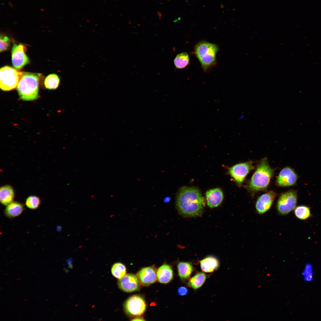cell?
I'll list each match as a JSON object with an SVG mask.
<instances>
[{
    "label": "cell",
    "mask_w": 321,
    "mask_h": 321,
    "mask_svg": "<svg viewBox=\"0 0 321 321\" xmlns=\"http://www.w3.org/2000/svg\"><path fill=\"white\" fill-rule=\"evenodd\" d=\"M22 72L10 66L0 68V88L2 90L9 91L15 89L20 80Z\"/></svg>",
    "instance_id": "5b68a950"
},
{
    "label": "cell",
    "mask_w": 321,
    "mask_h": 321,
    "mask_svg": "<svg viewBox=\"0 0 321 321\" xmlns=\"http://www.w3.org/2000/svg\"><path fill=\"white\" fill-rule=\"evenodd\" d=\"M174 62L176 68L178 69H183L186 67L189 63V56L186 52L180 53L176 56Z\"/></svg>",
    "instance_id": "44dd1931"
},
{
    "label": "cell",
    "mask_w": 321,
    "mask_h": 321,
    "mask_svg": "<svg viewBox=\"0 0 321 321\" xmlns=\"http://www.w3.org/2000/svg\"><path fill=\"white\" fill-rule=\"evenodd\" d=\"M202 270L205 273H211L217 270L219 267V262L215 257L212 256L206 257L200 261Z\"/></svg>",
    "instance_id": "2e32d148"
},
{
    "label": "cell",
    "mask_w": 321,
    "mask_h": 321,
    "mask_svg": "<svg viewBox=\"0 0 321 321\" xmlns=\"http://www.w3.org/2000/svg\"><path fill=\"white\" fill-rule=\"evenodd\" d=\"M274 171L275 169L269 165L266 158L260 160L255 172L246 185V188L252 196L268 187Z\"/></svg>",
    "instance_id": "7a4b0ae2"
},
{
    "label": "cell",
    "mask_w": 321,
    "mask_h": 321,
    "mask_svg": "<svg viewBox=\"0 0 321 321\" xmlns=\"http://www.w3.org/2000/svg\"><path fill=\"white\" fill-rule=\"evenodd\" d=\"M146 304L144 298L138 295H132L128 298L124 304L126 313L131 316L141 315L145 311Z\"/></svg>",
    "instance_id": "52a82bcc"
},
{
    "label": "cell",
    "mask_w": 321,
    "mask_h": 321,
    "mask_svg": "<svg viewBox=\"0 0 321 321\" xmlns=\"http://www.w3.org/2000/svg\"><path fill=\"white\" fill-rule=\"evenodd\" d=\"M117 285L119 288L123 291L131 292L139 291L141 284L137 276L127 274L119 279Z\"/></svg>",
    "instance_id": "30bf717a"
},
{
    "label": "cell",
    "mask_w": 321,
    "mask_h": 321,
    "mask_svg": "<svg viewBox=\"0 0 321 321\" xmlns=\"http://www.w3.org/2000/svg\"><path fill=\"white\" fill-rule=\"evenodd\" d=\"M38 297H39V296H37V298H38Z\"/></svg>",
    "instance_id": "1f68e13d"
},
{
    "label": "cell",
    "mask_w": 321,
    "mask_h": 321,
    "mask_svg": "<svg viewBox=\"0 0 321 321\" xmlns=\"http://www.w3.org/2000/svg\"><path fill=\"white\" fill-rule=\"evenodd\" d=\"M40 73L22 72L17 89L20 98L24 101H32L38 97Z\"/></svg>",
    "instance_id": "3957f363"
},
{
    "label": "cell",
    "mask_w": 321,
    "mask_h": 321,
    "mask_svg": "<svg viewBox=\"0 0 321 321\" xmlns=\"http://www.w3.org/2000/svg\"><path fill=\"white\" fill-rule=\"evenodd\" d=\"M176 206L181 215L188 217L200 215L205 204V201L196 188L184 187L179 191L176 199Z\"/></svg>",
    "instance_id": "6da1fadb"
},
{
    "label": "cell",
    "mask_w": 321,
    "mask_h": 321,
    "mask_svg": "<svg viewBox=\"0 0 321 321\" xmlns=\"http://www.w3.org/2000/svg\"><path fill=\"white\" fill-rule=\"evenodd\" d=\"M171 199V198L169 197H167L165 198L164 199V202H169Z\"/></svg>",
    "instance_id": "f546056e"
},
{
    "label": "cell",
    "mask_w": 321,
    "mask_h": 321,
    "mask_svg": "<svg viewBox=\"0 0 321 321\" xmlns=\"http://www.w3.org/2000/svg\"><path fill=\"white\" fill-rule=\"evenodd\" d=\"M218 50L216 45L204 41L195 45L194 54L205 71L216 64V55Z\"/></svg>",
    "instance_id": "277c9868"
},
{
    "label": "cell",
    "mask_w": 321,
    "mask_h": 321,
    "mask_svg": "<svg viewBox=\"0 0 321 321\" xmlns=\"http://www.w3.org/2000/svg\"><path fill=\"white\" fill-rule=\"evenodd\" d=\"M297 200V193L289 190L282 193L277 201L276 208L279 214L286 215L294 209Z\"/></svg>",
    "instance_id": "8992f818"
},
{
    "label": "cell",
    "mask_w": 321,
    "mask_h": 321,
    "mask_svg": "<svg viewBox=\"0 0 321 321\" xmlns=\"http://www.w3.org/2000/svg\"><path fill=\"white\" fill-rule=\"evenodd\" d=\"M26 47L24 45L14 43L12 50V61L14 67L17 70L21 69L29 62L25 54Z\"/></svg>",
    "instance_id": "9c48e42d"
},
{
    "label": "cell",
    "mask_w": 321,
    "mask_h": 321,
    "mask_svg": "<svg viewBox=\"0 0 321 321\" xmlns=\"http://www.w3.org/2000/svg\"><path fill=\"white\" fill-rule=\"evenodd\" d=\"M10 40L7 36L1 34L0 37V51L1 52L7 49L10 46Z\"/></svg>",
    "instance_id": "4316f807"
},
{
    "label": "cell",
    "mask_w": 321,
    "mask_h": 321,
    "mask_svg": "<svg viewBox=\"0 0 321 321\" xmlns=\"http://www.w3.org/2000/svg\"><path fill=\"white\" fill-rule=\"evenodd\" d=\"M40 203V199L38 197L31 196L26 199L25 204L26 207L31 209H36L39 206Z\"/></svg>",
    "instance_id": "d4e9b609"
},
{
    "label": "cell",
    "mask_w": 321,
    "mask_h": 321,
    "mask_svg": "<svg viewBox=\"0 0 321 321\" xmlns=\"http://www.w3.org/2000/svg\"><path fill=\"white\" fill-rule=\"evenodd\" d=\"M177 292L178 295H185L188 294V289L185 287L181 286L178 288Z\"/></svg>",
    "instance_id": "83f0119b"
},
{
    "label": "cell",
    "mask_w": 321,
    "mask_h": 321,
    "mask_svg": "<svg viewBox=\"0 0 321 321\" xmlns=\"http://www.w3.org/2000/svg\"><path fill=\"white\" fill-rule=\"evenodd\" d=\"M276 196V192L270 191L258 197L255 205L257 213L263 214L267 212L270 208Z\"/></svg>",
    "instance_id": "7c38bea8"
},
{
    "label": "cell",
    "mask_w": 321,
    "mask_h": 321,
    "mask_svg": "<svg viewBox=\"0 0 321 321\" xmlns=\"http://www.w3.org/2000/svg\"><path fill=\"white\" fill-rule=\"evenodd\" d=\"M178 275L182 280L188 279L194 270L192 264L189 262H181L177 265Z\"/></svg>",
    "instance_id": "d6986e66"
},
{
    "label": "cell",
    "mask_w": 321,
    "mask_h": 321,
    "mask_svg": "<svg viewBox=\"0 0 321 321\" xmlns=\"http://www.w3.org/2000/svg\"><path fill=\"white\" fill-rule=\"evenodd\" d=\"M14 196V190L10 185H6L0 188V201L3 205H7L12 202Z\"/></svg>",
    "instance_id": "e0dca14e"
},
{
    "label": "cell",
    "mask_w": 321,
    "mask_h": 321,
    "mask_svg": "<svg viewBox=\"0 0 321 321\" xmlns=\"http://www.w3.org/2000/svg\"><path fill=\"white\" fill-rule=\"evenodd\" d=\"M207 278V275L204 273L199 272L190 278L187 283L188 286L194 290L200 287L204 283Z\"/></svg>",
    "instance_id": "ffe728a7"
},
{
    "label": "cell",
    "mask_w": 321,
    "mask_h": 321,
    "mask_svg": "<svg viewBox=\"0 0 321 321\" xmlns=\"http://www.w3.org/2000/svg\"><path fill=\"white\" fill-rule=\"evenodd\" d=\"M254 166L252 161L241 163L231 167L229 172L237 185L240 186L248 174L254 169Z\"/></svg>",
    "instance_id": "ba28073f"
},
{
    "label": "cell",
    "mask_w": 321,
    "mask_h": 321,
    "mask_svg": "<svg viewBox=\"0 0 321 321\" xmlns=\"http://www.w3.org/2000/svg\"><path fill=\"white\" fill-rule=\"evenodd\" d=\"M138 317L133 318V319L132 320H133V321H144V320H145L144 319V318L143 317H138Z\"/></svg>",
    "instance_id": "f1b7e54d"
},
{
    "label": "cell",
    "mask_w": 321,
    "mask_h": 321,
    "mask_svg": "<svg viewBox=\"0 0 321 321\" xmlns=\"http://www.w3.org/2000/svg\"><path fill=\"white\" fill-rule=\"evenodd\" d=\"M141 284L144 286H148L157 281V272L155 268L151 266L141 269L137 274Z\"/></svg>",
    "instance_id": "4fadbf2b"
},
{
    "label": "cell",
    "mask_w": 321,
    "mask_h": 321,
    "mask_svg": "<svg viewBox=\"0 0 321 321\" xmlns=\"http://www.w3.org/2000/svg\"><path fill=\"white\" fill-rule=\"evenodd\" d=\"M297 179V175L294 170L290 167H286L280 171L276 180V184L281 187L291 186L296 183Z\"/></svg>",
    "instance_id": "8fae6325"
},
{
    "label": "cell",
    "mask_w": 321,
    "mask_h": 321,
    "mask_svg": "<svg viewBox=\"0 0 321 321\" xmlns=\"http://www.w3.org/2000/svg\"><path fill=\"white\" fill-rule=\"evenodd\" d=\"M206 198L208 205L211 208L219 206L222 202L223 194L220 189H213L207 192Z\"/></svg>",
    "instance_id": "5bb4252c"
},
{
    "label": "cell",
    "mask_w": 321,
    "mask_h": 321,
    "mask_svg": "<svg viewBox=\"0 0 321 321\" xmlns=\"http://www.w3.org/2000/svg\"><path fill=\"white\" fill-rule=\"evenodd\" d=\"M60 80L59 77L55 74H51L47 76L44 81L45 88L49 89H56L59 86Z\"/></svg>",
    "instance_id": "603a6c76"
},
{
    "label": "cell",
    "mask_w": 321,
    "mask_h": 321,
    "mask_svg": "<svg viewBox=\"0 0 321 321\" xmlns=\"http://www.w3.org/2000/svg\"><path fill=\"white\" fill-rule=\"evenodd\" d=\"M111 271L114 277L120 279L126 273V269L125 266L120 262H117L112 266Z\"/></svg>",
    "instance_id": "cb8c5ba5"
},
{
    "label": "cell",
    "mask_w": 321,
    "mask_h": 321,
    "mask_svg": "<svg viewBox=\"0 0 321 321\" xmlns=\"http://www.w3.org/2000/svg\"><path fill=\"white\" fill-rule=\"evenodd\" d=\"M7 206L4 210V214L10 218L19 215L24 210L23 205L17 202H12Z\"/></svg>",
    "instance_id": "ac0fdd59"
},
{
    "label": "cell",
    "mask_w": 321,
    "mask_h": 321,
    "mask_svg": "<svg viewBox=\"0 0 321 321\" xmlns=\"http://www.w3.org/2000/svg\"><path fill=\"white\" fill-rule=\"evenodd\" d=\"M304 281H310L313 278L312 267L311 264H307L305 265L302 273Z\"/></svg>",
    "instance_id": "484cf974"
},
{
    "label": "cell",
    "mask_w": 321,
    "mask_h": 321,
    "mask_svg": "<svg viewBox=\"0 0 321 321\" xmlns=\"http://www.w3.org/2000/svg\"><path fill=\"white\" fill-rule=\"evenodd\" d=\"M294 212L297 218L301 220L307 219L311 216L309 207L305 205H300L295 207Z\"/></svg>",
    "instance_id": "7402d4cb"
},
{
    "label": "cell",
    "mask_w": 321,
    "mask_h": 321,
    "mask_svg": "<svg viewBox=\"0 0 321 321\" xmlns=\"http://www.w3.org/2000/svg\"><path fill=\"white\" fill-rule=\"evenodd\" d=\"M157 279L160 283L167 284L170 282L173 278V271L169 265L163 264L157 270Z\"/></svg>",
    "instance_id": "9a60e30c"
},
{
    "label": "cell",
    "mask_w": 321,
    "mask_h": 321,
    "mask_svg": "<svg viewBox=\"0 0 321 321\" xmlns=\"http://www.w3.org/2000/svg\"><path fill=\"white\" fill-rule=\"evenodd\" d=\"M243 117H244V116H243V115L242 114V115H241L240 116L239 119L240 120H241V119H243Z\"/></svg>",
    "instance_id": "4dcf8cb0"
}]
</instances>
